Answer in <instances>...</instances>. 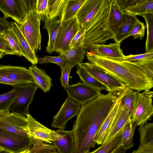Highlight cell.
Listing matches in <instances>:
<instances>
[{
    "label": "cell",
    "instance_id": "1",
    "mask_svg": "<svg viewBox=\"0 0 153 153\" xmlns=\"http://www.w3.org/2000/svg\"><path fill=\"white\" fill-rule=\"evenodd\" d=\"M112 107L109 102L100 97L82 105L71 130L73 153H88L95 147V137Z\"/></svg>",
    "mask_w": 153,
    "mask_h": 153
},
{
    "label": "cell",
    "instance_id": "2",
    "mask_svg": "<svg viewBox=\"0 0 153 153\" xmlns=\"http://www.w3.org/2000/svg\"><path fill=\"white\" fill-rule=\"evenodd\" d=\"M111 0H86L79 9L76 17L80 27L86 28L82 46L85 49L104 45L113 39L114 34L108 26Z\"/></svg>",
    "mask_w": 153,
    "mask_h": 153
},
{
    "label": "cell",
    "instance_id": "3",
    "mask_svg": "<svg viewBox=\"0 0 153 153\" xmlns=\"http://www.w3.org/2000/svg\"><path fill=\"white\" fill-rule=\"evenodd\" d=\"M87 59L106 73L124 83L132 90L149 91L153 87V79L128 62L113 60L96 55L87 51Z\"/></svg>",
    "mask_w": 153,
    "mask_h": 153
},
{
    "label": "cell",
    "instance_id": "4",
    "mask_svg": "<svg viewBox=\"0 0 153 153\" xmlns=\"http://www.w3.org/2000/svg\"><path fill=\"white\" fill-rule=\"evenodd\" d=\"M37 0H0V10L19 25L25 22L31 11L36 9Z\"/></svg>",
    "mask_w": 153,
    "mask_h": 153
},
{
    "label": "cell",
    "instance_id": "5",
    "mask_svg": "<svg viewBox=\"0 0 153 153\" xmlns=\"http://www.w3.org/2000/svg\"><path fill=\"white\" fill-rule=\"evenodd\" d=\"M153 92L150 90L140 93L137 91L131 115L132 122L137 126L147 123L153 114Z\"/></svg>",
    "mask_w": 153,
    "mask_h": 153
},
{
    "label": "cell",
    "instance_id": "6",
    "mask_svg": "<svg viewBox=\"0 0 153 153\" xmlns=\"http://www.w3.org/2000/svg\"><path fill=\"white\" fill-rule=\"evenodd\" d=\"M41 19V16L35 9L29 13L23 25H19L23 36L35 53L41 48L40 24Z\"/></svg>",
    "mask_w": 153,
    "mask_h": 153
},
{
    "label": "cell",
    "instance_id": "7",
    "mask_svg": "<svg viewBox=\"0 0 153 153\" xmlns=\"http://www.w3.org/2000/svg\"><path fill=\"white\" fill-rule=\"evenodd\" d=\"M0 128L21 137L32 138L26 117L10 111L0 112Z\"/></svg>",
    "mask_w": 153,
    "mask_h": 153
},
{
    "label": "cell",
    "instance_id": "8",
    "mask_svg": "<svg viewBox=\"0 0 153 153\" xmlns=\"http://www.w3.org/2000/svg\"><path fill=\"white\" fill-rule=\"evenodd\" d=\"M17 86L19 89L18 94L10 105L9 110L26 117L29 114V105L39 87L34 83H23Z\"/></svg>",
    "mask_w": 153,
    "mask_h": 153
},
{
    "label": "cell",
    "instance_id": "9",
    "mask_svg": "<svg viewBox=\"0 0 153 153\" xmlns=\"http://www.w3.org/2000/svg\"><path fill=\"white\" fill-rule=\"evenodd\" d=\"M77 66L106 87L108 92L115 93L120 92L127 86L124 83L106 73L91 62H82L78 64Z\"/></svg>",
    "mask_w": 153,
    "mask_h": 153
},
{
    "label": "cell",
    "instance_id": "10",
    "mask_svg": "<svg viewBox=\"0 0 153 153\" xmlns=\"http://www.w3.org/2000/svg\"><path fill=\"white\" fill-rule=\"evenodd\" d=\"M32 138L19 136L0 128V149L7 153H18L30 149Z\"/></svg>",
    "mask_w": 153,
    "mask_h": 153
},
{
    "label": "cell",
    "instance_id": "11",
    "mask_svg": "<svg viewBox=\"0 0 153 153\" xmlns=\"http://www.w3.org/2000/svg\"><path fill=\"white\" fill-rule=\"evenodd\" d=\"M80 27L76 16L69 20L60 22L55 51L60 53L70 49L69 45Z\"/></svg>",
    "mask_w": 153,
    "mask_h": 153
},
{
    "label": "cell",
    "instance_id": "12",
    "mask_svg": "<svg viewBox=\"0 0 153 153\" xmlns=\"http://www.w3.org/2000/svg\"><path fill=\"white\" fill-rule=\"evenodd\" d=\"M82 105L68 97L59 111L53 117L51 127L64 130L67 122L71 118L77 116Z\"/></svg>",
    "mask_w": 153,
    "mask_h": 153
},
{
    "label": "cell",
    "instance_id": "13",
    "mask_svg": "<svg viewBox=\"0 0 153 153\" xmlns=\"http://www.w3.org/2000/svg\"><path fill=\"white\" fill-rule=\"evenodd\" d=\"M64 89L68 97L82 105L94 99L101 94V91L83 82L69 85Z\"/></svg>",
    "mask_w": 153,
    "mask_h": 153
},
{
    "label": "cell",
    "instance_id": "14",
    "mask_svg": "<svg viewBox=\"0 0 153 153\" xmlns=\"http://www.w3.org/2000/svg\"><path fill=\"white\" fill-rule=\"evenodd\" d=\"M29 124V130L32 139L39 140L44 142L51 143L60 137L55 130L48 128L35 120L29 114L26 116Z\"/></svg>",
    "mask_w": 153,
    "mask_h": 153
},
{
    "label": "cell",
    "instance_id": "15",
    "mask_svg": "<svg viewBox=\"0 0 153 153\" xmlns=\"http://www.w3.org/2000/svg\"><path fill=\"white\" fill-rule=\"evenodd\" d=\"M129 88L127 86L124 89L119 93L114 105L100 128L95 137L94 141L96 144L99 145L104 143L114 120L119 110L121 99Z\"/></svg>",
    "mask_w": 153,
    "mask_h": 153
},
{
    "label": "cell",
    "instance_id": "16",
    "mask_svg": "<svg viewBox=\"0 0 153 153\" xmlns=\"http://www.w3.org/2000/svg\"><path fill=\"white\" fill-rule=\"evenodd\" d=\"M0 74L23 83H34L30 71L25 67L0 65Z\"/></svg>",
    "mask_w": 153,
    "mask_h": 153
},
{
    "label": "cell",
    "instance_id": "17",
    "mask_svg": "<svg viewBox=\"0 0 153 153\" xmlns=\"http://www.w3.org/2000/svg\"><path fill=\"white\" fill-rule=\"evenodd\" d=\"M86 49L98 56L122 61L125 55L120 48L119 43H110L89 47Z\"/></svg>",
    "mask_w": 153,
    "mask_h": 153
},
{
    "label": "cell",
    "instance_id": "18",
    "mask_svg": "<svg viewBox=\"0 0 153 153\" xmlns=\"http://www.w3.org/2000/svg\"><path fill=\"white\" fill-rule=\"evenodd\" d=\"M11 29L17 38L24 56L32 65L38 63V57L23 36L20 25L15 22H11Z\"/></svg>",
    "mask_w": 153,
    "mask_h": 153
},
{
    "label": "cell",
    "instance_id": "19",
    "mask_svg": "<svg viewBox=\"0 0 153 153\" xmlns=\"http://www.w3.org/2000/svg\"><path fill=\"white\" fill-rule=\"evenodd\" d=\"M56 131L60 134V137L52 142L58 153H73L74 140L71 130L58 129Z\"/></svg>",
    "mask_w": 153,
    "mask_h": 153
},
{
    "label": "cell",
    "instance_id": "20",
    "mask_svg": "<svg viewBox=\"0 0 153 153\" xmlns=\"http://www.w3.org/2000/svg\"><path fill=\"white\" fill-rule=\"evenodd\" d=\"M131 115L129 112L121 104L119 110L114 120L103 144L108 142L121 131L124 126L131 119Z\"/></svg>",
    "mask_w": 153,
    "mask_h": 153
},
{
    "label": "cell",
    "instance_id": "21",
    "mask_svg": "<svg viewBox=\"0 0 153 153\" xmlns=\"http://www.w3.org/2000/svg\"><path fill=\"white\" fill-rule=\"evenodd\" d=\"M137 20L136 16L123 13L122 23L114 33L113 39L116 43L120 44L129 37L133 26Z\"/></svg>",
    "mask_w": 153,
    "mask_h": 153
},
{
    "label": "cell",
    "instance_id": "22",
    "mask_svg": "<svg viewBox=\"0 0 153 153\" xmlns=\"http://www.w3.org/2000/svg\"><path fill=\"white\" fill-rule=\"evenodd\" d=\"M44 28L46 29L48 34L49 39L46 51L50 54L55 51L56 40L59 31L60 23L58 17L50 19L46 17L44 19Z\"/></svg>",
    "mask_w": 153,
    "mask_h": 153
},
{
    "label": "cell",
    "instance_id": "23",
    "mask_svg": "<svg viewBox=\"0 0 153 153\" xmlns=\"http://www.w3.org/2000/svg\"><path fill=\"white\" fill-rule=\"evenodd\" d=\"M34 80V83L38 85L45 93L48 92L53 85L51 78L45 71L38 68L35 65L29 67Z\"/></svg>",
    "mask_w": 153,
    "mask_h": 153
},
{
    "label": "cell",
    "instance_id": "24",
    "mask_svg": "<svg viewBox=\"0 0 153 153\" xmlns=\"http://www.w3.org/2000/svg\"><path fill=\"white\" fill-rule=\"evenodd\" d=\"M85 54V49L80 46L70 48L60 53L59 56L63 59L65 64H68L72 69L82 62Z\"/></svg>",
    "mask_w": 153,
    "mask_h": 153
},
{
    "label": "cell",
    "instance_id": "25",
    "mask_svg": "<svg viewBox=\"0 0 153 153\" xmlns=\"http://www.w3.org/2000/svg\"><path fill=\"white\" fill-rule=\"evenodd\" d=\"M123 13L119 7L116 0H111L108 15V26L114 34L122 23Z\"/></svg>",
    "mask_w": 153,
    "mask_h": 153
},
{
    "label": "cell",
    "instance_id": "26",
    "mask_svg": "<svg viewBox=\"0 0 153 153\" xmlns=\"http://www.w3.org/2000/svg\"><path fill=\"white\" fill-rule=\"evenodd\" d=\"M86 0H67L60 16V22L71 19L76 16V13Z\"/></svg>",
    "mask_w": 153,
    "mask_h": 153
},
{
    "label": "cell",
    "instance_id": "27",
    "mask_svg": "<svg viewBox=\"0 0 153 153\" xmlns=\"http://www.w3.org/2000/svg\"><path fill=\"white\" fill-rule=\"evenodd\" d=\"M137 126L132 122L131 119L122 129V139L120 148L126 151L134 146L133 137Z\"/></svg>",
    "mask_w": 153,
    "mask_h": 153
},
{
    "label": "cell",
    "instance_id": "28",
    "mask_svg": "<svg viewBox=\"0 0 153 153\" xmlns=\"http://www.w3.org/2000/svg\"><path fill=\"white\" fill-rule=\"evenodd\" d=\"M140 134V145L132 153H153V133L148 130L142 131Z\"/></svg>",
    "mask_w": 153,
    "mask_h": 153
},
{
    "label": "cell",
    "instance_id": "29",
    "mask_svg": "<svg viewBox=\"0 0 153 153\" xmlns=\"http://www.w3.org/2000/svg\"><path fill=\"white\" fill-rule=\"evenodd\" d=\"M122 129L112 139L96 150L88 153H115L120 148L122 139Z\"/></svg>",
    "mask_w": 153,
    "mask_h": 153
},
{
    "label": "cell",
    "instance_id": "30",
    "mask_svg": "<svg viewBox=\"0 0 153 153\" xmlns=\"http://www.w3.org/2000/svg\"><path fill=\"white\" fill-rule=\"evenodd\" d=\"M125 12L136 16L152 13L153 0H140L137 4L127 10Z\"/></svg>",
    "mask_w": 153,
    "mask_h": 153
},
{
    "label": "cell",
    "instance_id": "31",
    "mask_svg": "<svg viewBox=\"0 0 153 153\" xmlns=\"http://www.w3.org/2000/svg\"><path fill=\"white\" fill-rule=\"evenodd\" d=\"M76 73L83 83L100 91L105 90L108 91V89L106 87L92 76L83 68L78 66H77Z\"/></svg>",
    "mask_w": 153,
    "mask_h": 153
},
{
    "label": "cell",
    "instance_id": "32",
    "mask_svg": "<svg viewBox=\"0 0 153 153\" xmlns=\"http://www.w3.org/2000/svg\"><path fill=\"white\" fill-rule=\"evenodd\" d=\"M67 1L48 0L47 10L45 17L52 19L60 16Z\"/></svg>",
    "mask_w": 153,
    "mask_h": 153
},
{
    "label": "cell",
    "instance_id": "33",
    "mask_svg": "<svg viewBox=\"0 0 153 153\" xmlns=\"http://www.w3.org/2000/svg\"><path fill=\"white\" fill-rule=\"evenodd\" d=\"M19 90L16 85L10 91L0 95V112L9 111V107L17 97Z\"/></svg>",
    "mask_w": 153,
    "mask_h": 153
},
{
    "label": "cell",
    "instance_id": "34",
    "mask_svg": "<svg viewBox=\"0 0 153 153\" xmlns=\"http://www.w3.org/2000/svg\"><path fill=\"white\" fill-rule=\"evenodd\" d=\"M141 16L144 18L147 27L146 52L153 51V13H146Z\"/></svg>",
    "mask_w": 153,
    "mask_h": 153
},
{
    "label": "cell",
    "instance_id": "35",
    "mask_svg": "<svg viewBox=\"0 0 153 153\" xmlns=\"http://www.w3.org/2000/svg\"><path fill=\"white\" fill-rule=\"evenodd\" d=\"M2 35L16 55L20 56H24L18 39L11 28L4 32Z\"/></svg>",
    "mask_w": 153,
    "mask_h": 153
},
{
    "label": "cell",
    "instance_id": "36",
    "mask_svg": "<svg viewBox=\"0 0 153 153\" xmlns=\"http://www.w3.org/2000/svg\"><path fill=\"white\" fill-rule=\"evenodd\" d=\"M141 69L153 79V58L143 59L132 62H128Z\"/></svg>",
    "mask_w": 153,
    "mask_h": 153
},
{
    "label": "cell",
    "instance_id": "37",
    "mask_svg": "<svg viewBox=\"0 0 153 153\" xmlns=\"http://www.w3.org/2000/svg\"><path fill=\"white\" fill-rule=\"evenodd\" d=\"M137 91L129 88L121 99V104L131 115L134 97Z\"/></svg>",
    "mask_w": 153,
    "mask_h": 153
},
{
    "label": "cell",
    "instance_id": "38",
    "mask_svg": "<svg viewBox=\"0 0 153 153\" xmlns=\"http://www.w3.org/2000/svg\"><path fill=\"white\" fill-rule=\"evenodd\" d=\"M145 28L144 24L138 19L133 26L129 36H132L134 39L142 40L144 36Z\"/></svg>",
    "mask_w": 153,
    "mask_h": 153
},
{
    "label": "cell",
    "instance_id": "39",
    "mask_svg": "<svg viewBox=\"0 0 153 153\" xmlns=\"http://www.w3.org/2000/svg\"><path fill=\"white\" fill-rule=\"evenodd\" d=\"M86 28L80 27L79 30L72 39L69 45L70 48L82 46L83 43Z\"/></svg>",
    "mask_w": 153,
    "mask_h": 153
},
{
    "label": "cell",
    "instance_id": "40",
    "mask_svg": "<svg viewBox=\"0 0 153 153\" xmlns=\"http://www.w3.org/2000/svg\"><path fill=\"white\" fill-rule=\"evenodd\" d=\"M38 63L42 64L46 63H52L59 65L61 68H62L65 62L63 59L60 56H45L43 58H38Z\"/></svg>",
    "mask_w": 153,
    "mask_h": 153
},
{
    "label": "cell",
    "instance_id": "41",
    "mask_svg": "<svg viewBox=\"0 0 153 153\" xmlns=\"http://www.w3.org/2000/svg\"><path fill=\"white\" fill-rule=\"evenodd\" d=\"M150 58H153V51H149L142 54H131L126 56H125L122 61L125 62H135Z\"/></svg>",
    "mask_w": 153,
    "mask_h": 153
},
{
    "label": "cell",
    "instance_id": "42",
    "mask_svg": "<svg viewBox=\"0 0 153 153\" xmlns=\"http://www.w3.org/2000/svg\"><path fill=\"white\" fill-rule=\"evenodd\" d=\"M61 69V75L60 80L62 85L64 88L69 85V79L71 68L68 64L65 63L63 67Z\"/></svg>",
    "mask_w": 153,
    "mask_h": 153
},
{
    "label": "cell",
    "instance_id": "43",
    "mask_svg": "<svg viewBox=\"0 0 153 153\" xmlns=\"http://www.w3.org/2000/svg\"><path fill=\"white\" fill-rule=\"evenodd\" d=\"M32 139L33 140V146L30 149L31 151L45 149L53 150H56L54 145L45 143L44 142L38 139Z\"/></svg>",
    "mask_w": 153,
    "mask_h": 153
},
{
    "label": "cell",
    "instance_id": "44",
    "mask_svg": "<svg viewBox=\"0 0 153 153\" xmlns=\"http://www.w3.org/2000/svg\"><path fill=\"white\" fill-rule=\"evenodd\" d=\"M0 51L5 55H16V54L9 46L2 34H0Z\"/></svg>",
    "mask_w": 153,
    "mask_h": 153
},
{
    "label": "cell",
    "instance_id": "45",
    "mask_svg": "<svg viewBox=\"0 0 153 153\" xmlns=\"http://www.w3.org/2000/svg\"><path fill=\"white\" fill-rule=\"evenodd\" d=\"M117 4L121 11L125 12L139 2L140 0H116Z\"/></svg>",
    "mask_w": 153,
    "mask_h": 153
},
{
    "label": "cell",
    "instance_id": "46",
    "mask_svg": "<svg viewBox=\"0 0 153 153\" xmlns=\"http://www.w3.org/2000/svg\"><path fill=\"white\" fill-rule=\"evenodd\" d=\"M48 0H37L36 5V12L41 16L45 17L47 12Z\"/></svg>",
    "mask_w": 153,
    "mask_h": 153
},
{
    "label": "cell",
    "instance_id": "47",
    "mask_svg": "<svg viewBox=\"0 0 153 153\" xmlns=\"http://www.w3.org/2000/svg\"><path fill=\"white\" fill-rule=\"evenodd\" d=\"M7 18L4 16L0 17V34H2L11 28L10 23L8 22Z\"/></svg>",
    "mask_w": 153,
    "mask_h": 153
},
{
    "label": "cell",
    "instance_id": "48",
    "mask_svg": "<svg viewBox=\"0 0 153 153\" xmlns=\"http://www.w3.org/2000/svg\"><path fill=\"white\" fill-rule=\"evenodd\" d=\"M0 83L11 85L13 87L25 83L11 80L6 76L0 74Z\"/></svg>",
    "mask_w": 153,
    "mask_h": 153
},
{
    "label": "cell",
    "instance_id": "49",
    "mask_svg": "<svg viewBox=\"0 0 153 153\" xmlns=\"http://www.w3.org/2000/svg\"><path fill=\"white\" fill-rule=\"evenodd\" d=\"M31 153H58L56 150L46 149L31 151Z\"/></svg>",
    "mask_w": 153,
    "mask_h": 153
},
{
    "label": "cell",
    "instance_id": "50",
    "mask_svg": "<svg viewBox=\"0 0 153 153\" xmlns=\"http://www.w3.org/2000/svg\"><path fill=\"white\" fill-rule=\"evenodd\" d=\"M126 151L119 148L115 153H126Z\"/></svg>",
    "mask_w": 153,
    "mask_h": 153
},
{
    "label": "cell",
    "instance_id": "51",
    "mask_svg": "<svg viewBox=\"0 0 153 153\" xmlns=\"http://www.w3.org/2000/svg\"><path fill=\"white\" fill-rule=\"evenodd\" d=\"M18 153H31L30 149H28L22 151Z\"/></svg>",
    "mask_w": 153,
    "mask_h": 153
},
{
    "label": "cell",
    "instance_id": "52",
    "mask_svg": "<svg viewBox=\"0 0 153 153\" xmlns=\"http://www.w3.org/2000/svg\"><path fill=\"white\" fill-rule=\"evenodd\" d=\"M5 54L3 52L0 51V59Z\"/></svg>",
    "mask_w": 153,
    "mask_h": 153
},
{
    "label": "cell",
    "instance_id": "53",
    "mask_svg": "<svg viewBox=\"0 0 153 153\" xmlns=\"http://www.w3.org/2000/svg\"><path fill=\"white\" fill-rule=\"evenodd\" d=\"M0 153H7L4 151H1L0 152Z\"/></svg>",
    "mask_w": 153,
    "mask_h": 153
},
{
    "label": "cell",
    "instance_id": "54",
    "mask_svg": "<svg viewBox=\"0 0 153 153\" xmlns=\"http://www.w3.org/2000/svg\"><path fill=\"white\" fill-rule=\"evenodd\" d=\"M2 151L1 149H0V152Z\"/></svg>",
    "mask_w": 153,
    "mask_h": 153
}]
</instances>
